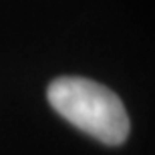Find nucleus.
Here are the masks:
<instances>
[{"label": "nucleus", "mask_w": 155, "mask_h": 155, "mask_svg": "<svg viewBox=\"0 0 155 155\" xmlns=\"http://www.w3.org/2000/svg\"><path fill=\"white\" fill-rule=\"evenodd\" d=\"M48 103L61 117L105 145H121L129 135V117L121 99L91 79L61 77L52 81Z\"/></svg>", "instance_id": "nucleus-1"}]
</instances>
